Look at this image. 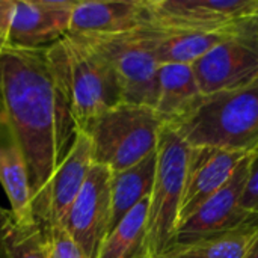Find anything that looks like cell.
<instances>
[{
	"label": "cell",
	"mask_w": 258,
	"mask_h": 258,
	"mask_svg": "<svg viewBox=\"0 0 258 258\" xmlns=\"http://www.w3.org/2000/svg\"><path fill=\"white\" fill-rule=\"evenodd\" d=\"M0 118L24 153L30 200L70 153L79 128L47 57V47L0 53Z\"/></svg>",
	"instance_id": "obj_1"
},
{
	"label": "cell",
	"mask_w": 258,
	"mask_h": 258,
	"mask_svg": "<svg viewBox=\"0 0 258 258\" xmlns=\"http://www.w3.org/2000/svg\"><path fill=\"white\" fill-rule=\"evenodd\" d=\"M47 57L79 132L122 103L110 65L85 39L67 35L47 47Z\"/></svg>",
	"instance_id": "obj_2"
},
{
	"label": "cell",
	"mask_w": 258,
	"mask_h": 258,
	"mask_svg": "<svg viewBox=\"0 0 258 258\" xmlns=\"http://www.w3.org/2000/svg\"><path fill=\"white\" fill-rule=\"evenodd\" d=\"M171 127L190 147L252 153L258 147V80L204 97L189 116Z\"/></svg>",
	"instance_id": "obj_3"
},
{
	"label": "cell",
	"mask_w": 258,
	"mask_h": 258,
	"mask_svg": "<svg viewBox=\"0 0 258 258\" xmlns=\"http://www.w3.org/2000/svg\"><path fill=\"white\" fill-rule=\"evenodd\" d=\"M163 121L153 107L119 103L86 125L92 163L119 172L144 160L159 145Z\"/></svg>",
	"instance_id": "obj_4"
},
{
	"label": "cell",
	"mask_w": 258,
	"mask_h": 258,
	"mask_svg": "<svg viewBox=\"0 0 258 258\" xmlns=\"http://www.w3.org/2000/svg\"><path fill=\"white\" fill-rule=\"evenodd\" d=\"M189 154L190 145L171 125H163L147 219V239L153 258H162L175 245Z\"/></svg>",
	"instance_id": "obj_5"
},
{
	"label": "cell",
	"mask_w": 258,
	"mask_h": 258,
	"mask_svg": "<svg viewBox=\"0 0 258 258\" xmlns=\"http://www.w3.org/2000/svg\"><path fill=\"white\" fill-rule=\"evenodd\" d=\"M94 47L110 65L122 103L156 106L160 63L144 27L119 35L79 36Z\"/></svg>",
	"instance_id": "obj_6"
},
{
	"label": "cell",
	"mask_w": 258,
	"mask_h": 258,
	"mask_svg": "<svg viewBox=\"0 0 258 258\" xmlns=\"http://www.w3.org/2000/svg\"><path fill=\"white\" fill-rule=\"evenodd\" d=\"M192 68L204 97L240 89L258 80V18L243 23Z\"/></svg>",
	"instance_id": "obj_7"
},
{
	"label": "cell",
	"mask_w": 258,
	"mask_h": 258,
	"mask_svg": "<svg viewBox=\"0 0 258 258\" xmlns=\"http://www.w3.org/2000/svg\"><path fill=\"white\" fill-rule=\"evenodd\" d=\"M148 24L169 30L218 32L258 18V0H147Z\"/></svg>",
	"instance_id": "obj_8"
},
{
	"label": "cell",
	"mask_w": 258,
	"mask_h": 258,
	"mask_svg": "<svg viewBox=\"0 0 258 258\" xmlns=\"http://www.w3.org/2000/svg\"><path fill=\"white\" fill-rule=\"evenodd\" d=\"M91 166L92 157L89 139L83 132H79L63 162L30 200L32 218L39 228L63 227Z\"/></svg>",
	"instance_id": "obj_9"
},
{
	"label": "cell",
	"mask_w": 258,
	"mask_h": 258,
	"mask_svg": "<svg viewBox=\"0 0 258 258\" xmlns=\"http://www.w3.org/2000/svg\"><path fill=\"white\" fill-rule=\"evenodd\" d=\"M249 172V154L240 162L231 178L209 198L180 228L175 245H186L213 234L258 225V215L242 207ZM174 245V246H175Z\"/></svg>",
	"instance_id": "obj_10"
},
{
	"label": "cell",
	"mask_w": 258,
	"mask_h": 258,
	"mask_svg": "<svg viewBox=\"0 0 258 258\" xmlns=\"http://www.w3.org/2000/svg\"><path fill=\"white\" fill-rule=\"evenodd\" d=\"M110 178L112 172L107 168L92 163L63 224L86 258H95L109 234L112 213Z\"/></svg>",
	"instance_id": "obj_11"
},
{
	"label": "cell",
	"mask_w": 258,
	"mask_h": 258,
	"mask_svg": "<svg viewBox=\"0 0 258 258\" xmlns=\"http://www.w3.org/2000/svg\"><path fill=\"white\" fill-rule=\"evenodd\" d=\"M76 0H15L8 47L36 50L70 32Z\"/></svg>",
	"instance_id": "obj_12"
},
{
	"label": "cell",
	"mask_w": 258,
	"mask_h": 258,
	"mask_svg": "<svg viewBox=\"0 0 258 258\" xmlns=\"http://www.w3.org/2000/svg\"><path fill=\"white\" fill-rule=\"evenodd\" d=\"M246 156L215 147H190L178 228L231 178Z\"/></svg>",
	"instance_id": "obj_13"
},
{
	"label": "cell",
	"mask_w": 258,
	"mask_h": 258,
	"mask_svg": "<svg viewBox=\"0 0 258 258\" xmlns=\"http://www.w3.org/2000/svg\"><path fill=\"white\" fill-rule=\"evenodd\" d=\"M147 0L76 2L68 35L106 36L135 32L148 24Z\"/></svg>",
	"instance_id": "obj_14"
},
{
	"label": "cell",
	"mask_w": 258,
	"mask_h": 258,
	"mask_svg": "<svg viewBox=\"0 0 258 258\" xmlns=\"http://www.w3.org/2000/svg\"><path fill=\"white\" fill-rule=\"evenodd\" d=\"M204 100L192 65L162 63L154 110L165 125H174L189 116Z\"/></svg>",
	"instance_id": "obj_15"
},
{
	"label": "cell",
	"mask_w": 258,
	"mask_h": 258,
	"mask_svg": "<svg viewBox=\"0 0 258 258\" xmlns=\"http://www.w3.org/2000/svg\"><path fill=\"white\" fill-rule=\"evenodd\" d=\"M0 184L18 222H35L30 210V184L24 153L11 125L0 118Z\"/></svg>",
	"instance_id": "obj_16"
},
{
	"label": "cell",
	"mask_w": 258,
	"mask_h": 258,
	"mask_svg": "<svg viewBox=\"0 0 258 258\" xmlns=\"http://www.w3.org/2000/svg\"><path fill=\"white\" fill-rule=\"evenodd\" d=\"M242 26V24H240ZM240 26L218 32H189L169 30L145 24L144 30L153 45L159 63H186L192 65L203 57L216 44L224 41Z\"/></svg>",
	"instance_id": "obj_17"
},
{
	"label": "cell",
	"mask_w": 258,
	"mask_h": 258,
	"mask_svg": "<svg viewBox=\"0 0 258 258\" xmlns=\"http://www.w3.org/2000/svg\"><path fill=\"white\" fill-rule=\"evenodd\" d=\"M157 168V150L139 163L119 172H112L110 178V225L109 233L128 215L141 201L151 195Z\"/></svg>",
	"instance_id": "obj_18"
},
{
	"label": "cell",
	"mask_w": 258,
	"mask_h": 258,
	"mask_svg": "<svg viewBox=\"0 0 258 258\" xmlns=\"http://www.w3.org/2000/svg\"><path fill=\"white\" fill-rule=\"evenodd\" d=\"M150 197L141 201L107 234L95 258H153L147 239Z\"/></svg>",
	"instance_id": "obj_19"
},
{
	"label": "cell",
	"mask_w": 258,
	"mask_h": 258,
	"mask_svg": "<svg viewBox=\"0 0 258 258\" xmlns=\"http://www.w3.org/2000/svg\"><path fill=\"white\" fill-rule=\"evenodd\" d=\"M257 237L258 225L243 227L175 245L162 258H243Z\"/></svg>",
	"instance_id": "obj_20"
},
{
	"label": "cell",
	"mask_w": 258,
	"mask_h": 258,
	"mask_svg": "<svg viewBox=\"0 0 258 258\" xmlns=\"http://www.w3.org/2000/svg\"><path fill=\"white\" fill-rule=\"evenodd\" d=\"M0 258H45L41 228L15 219L0 206Z\"/></svg>",
	"instance_id": "obj_21"
},
{
	"label": "cell",
	"mask_w": 258,
	"mask_h": 258,
	"mask_svg": "<svg viewBox=\"0 0 258 258\" xmlns=\"http://www.w3.org/2000/svg\"><path fill=\"white\" fill-rule=\"evenodd\" d=\"M45 258H86L65 227L41 228Z\"/></svg>",
	"instance_id": "obj_22"
},
{
	"label": "cell",
	"mask_w": 258,
	"mask_h": 258,
	"mask_svg": "<svg viewBox=\"0 0 258 258\" xmlns=\"http://www.w3.org/2000/svg\"><path fill=\"white\" fill-rule=\"evenodd\" d=\"M242 207L254 215H258V147L252 153H249V172L242 197Z\"/></svg>",
	"instance_id": "obj_23"
},
{
	"label": "cell",
	"mask_w": 258,
	"mask_h": 258,
	"mask_svg": "<svg viewBox=\"0 0 258 258\" xmlns=\"http://www.w3.org/2000/svg\"><path fill=\"white\" fill-rule=\"evenodd\" d=\"M14 6H15V0H0V53L8 47Z\"/></svg>",
	"instance_id": "obj_24"
},
{
	"label": "cell",
	"mask_w": 258,
	"mask_h": 258,
	"mask_svg": "<svg viewBox=\"0 0 258 258\" xmlns=\"http://www.w3.org/2000/svg\"><path fill=\"white\" fill-rule=\"evenodd\" d=\"M243 258H258V237L255 239V242L251 245V248L248 249V252L245 254Z\"/></svg>",
	"instance_id": "obj_25"
}]
</instances>
